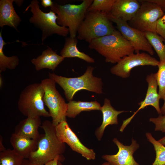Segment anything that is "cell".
Returning a JSON list of instances; mask_svg holds the SVG:
<instances>
[{
	"mask_svg": "<svg viewBox=\"0 0 165 165\" xmlns=\"http://www.w3.org/2000/svg\"><path fill=\"white\" fill-rule=\"evenodd\" d=\"M40 127L43 130L44 134H40L37 148L31 153L28 159L39 165H44L57 157L64 161L63 154L65 150V145L57 137L56 126L52 122L46 120Z\"/></svg>",
	"mask_w": 165,
	"mask_h": 165,
	"instance_id": "obj_1",
	"label": "cell"
},
{
	"mask_svg": "<svg viewBox=\"0 0 165 165\" xmlns=\"http://www.w3.org/2000/svg\"><path fill=\"white\" fill-rule=\"evenodd\" d=\"M89 43V48L104 57L106 62L112 64L135 51L131 44L116 30L112 34L94 39Z\"/></svg>",
	"mask_w": 165,
	"mask_h": 165,
	"instance_id": "obj_2",
	"label": "cell"
},
{
	"mask_svg": "<svg viewBox=\"0 0 165 165\" xmlns=\"http://www.w3.org/2000/svg\"><path fill=\"white\" fill-rule=\"evenodd\" d=\"M94 69L93 67L88 66L83 75L76 77H67L50 72H49L48 76L61 87L67 100L70 101L72 100L76 93L81 90L98 94L102 93V80L101 78L94 76Z\"/></svg>",
	"mask_w": 165,
	"mask_h": 165,
	"instance_id": "obj_3",
	"label": "cell"
},
{
	"mask_svg": "<svg viewBox=\"0 0 165 165\" xmlns=\"http://www.w3.org/2000/svg\"><path fill=\"white\" fill-rule=\"evenodd\" d=\"M93 0H83L80 4L60 5L53 2L50 10L57 14V24L68 28L70 37H76L78 30L84 20Z\"/></svg>",
	"mask_w": 165,
	"mask_h": 165,
	"instance_id": "obj_4",
	"label": "cell"
},
{
	"mask_svg": "<svg viewBox=\"0 0 165 165\" xmlns=\"http://www.w3.org/2000/svg\"><path fill=\"white\" fill-rule=\"evenodd\" d=\"M116 30L107 14L101 12H87L78 30L77 38L89 43L110 35Z\"/></svg>",
	"mask_w": 165,
	"mask_h": 165,
	"instance_id": "obj_5",
	"label": "cell"
},
{
	"mask_svg": "<svg viewBox=\"0 0 165 165\" xmlns=\"http://www.w3.org/2000/svg\"><path fill=\"white\" fill-rule=\"evenodd\" d=\"M44 93L40 83L27 86L21 92L18 100L17 105L19 111L27 117H50L49 112L44 107Z\"/></svg>",
	"mask_w": 165,
	"mask_h": 165,
	"instance_id": "obj_6",
	"label": "cell"
},
{
	"mask_svg": "<svg viewBox=\"0 0 165 165\" xmlns=\"http://www.w3.org/2000/svg\"><path fill=\"white\" fill-rule=\"evenodd\" d=\"M39 3L37 0H32L25 12L30 8L32 16L30 18L29 21L41 31L42 44L47 37L54 34L67 37L69 34L68 28L57 24V16L51 10L48 13L43 12L40 8Z\"/></svg>",
	"mask_w": 165,
	"mask_h": 165,
	"instance_id": "obj_7",
	"label": "cell"
},
{
	"mask_svg": "<svg viewBox=\"0 0 165 165\" xmlns=\"http://www.w3.org/2000/svg\"><path fill=\"white\" fill-rule=\"evenodd\" d=\"M40 83L45 91L44 105L49 109L53 125L56 126L66 120L68 104L57 90L54 80L49 78L42 80Z\"/></svg>",
	"mask_w": 165,
	"mask_h": 165,
	"instance_id": "obj_8",
	"label": "cell"
},
{
	"mask_svg": "<svg viewBox=\"0 0 165 165\" xmlns=\"http://www.w3.org/2000/svg\"><path fill=\"white\" fill-rule=\"evenodd\" d=\"M141 2L135 16L128 23L131 27L145 32L156 33V27L159 20L164 14L163 10L156 4L139 0Z\"/></svg>",
	"mask_w": 165,
	"mask_h": 165,
	"instance_id": "obj_9",
	"label": "cell"
},
{
	"mask_svg": "<svg viewBox=\"0 0 165 165\" xmlns=\"http://www.w3.org/2000/svg\"><path fill=\"white\" fill-rule=\"evenodd\" d=\"M107 15L110 20L116 24L118 31L131 44L136 53L142 50L151 55L154 54L152 47L147 39L145 32L132 28L127 22Z\"/></svg>",
	"mask_w": 165,
	"mask_h": 165,
	"instance_id": "obj_10",
	"label": "cell"
},
{
	"mask_svg": "<svg viewBox=\"0 0 165 165\" xmlns=\"http://www.w3.org/2000/svg\"><path fill=\"white\" fill-rule=\"evenodd\" d=\"M159 61L149 54L134 53L123 57L110 69L112 74L123 78L129 77L131 70L140 66H157Z\"/></svg>",
	"mask_w": 165,
	"mask_h": 165,
	"instance_id": "obj_11",
	"label": "cell"
},
{
	"mask_svg": "<svg viewBox=\"0 0 165 165\" xmlns=\"http://www.w3.org/2000/svg\"><path fill=\"white\" fill-rule=\"evenodd\" d=\"M57 136L62 142L66 143L73 151L81 154L88 160L95 159L94 150L84 146L71 130L66 121H63L56 126Z\"/></svg>",
	"mask_w": 165,
	"mask_h": 165,
	"instance_id": "obj_12",
	"label": "cell"
},
{
	"mask_svg": "<svg viewBox=\"0 0 165 165\" xmlns=\"http://www.w3.org/2000/svg\"><path fill=\"white\" fill-rule=\"evenodd\" d=\"M146 80L148 83V88L144 100L138 103L140 106L138 109L130 117L124 120L119 129L123 132L125 128L129 123L136 113L141 109L149 106H152L156 110L159 115H161L159 101L160 99L157 92V83L155 73H152L147 75Z\"/></svg>",
	"mask_w": 165,
	"mask_h": 165,
	"instance_id": "obj_13",
	"label": "cell"
},
{
	"mask_svg": "<svg viewBox=\"0 0 165 165\" xmlns=\"http://www.w3.org/2000/svg\"><path fill=\"white\" fill-rule=\"evenodd\" d=\"M113 141L118 148L117 153L114 155H105L102 156L110 165H139L133 156L134 153L139 147L136 140L132 138L129 146L123 145L116 138Z\"/></svg>",
	"mask_w": 165,
	"mask_h": 165,
	"instance_id": "obj_14",
	"label": "cell"
},
{
	"mask_svg": "<svg viewBox=\"0 0 165 165\" xmlns=\"http://www.w3.org/2000/svg\"><path fill=\"white\" fill-rule=\"evenodd\" d=\"M141 6L136 0H116L110 13L107 14L127 22L135 16Z\"/></svg>",
	"mask_w": 165,
	"mask_h": 165,
	"instance_id": "obj_15",
	"label": "cell"
},
{
	"mask_svg": "<svg viewBox=\"0 0 165 165\" xmlns=\"http://www.w3.org/2000/svg\"><path fill=\"white\" fill-rule=\"evenodd\" d=\"M64 58L57 54L51 48L48 47L42 53V54L36 58L31 60L35 70L39 71L47 68L54 71L64 60Z\"/></svg>",
	"mask_w": 165,
	"mask_h": 165,
	"instance_id": "obj_16",
	"label": "cell"
},
{
	"mask_svg": "<svg viewBox=\"0 0 165 165\" xmlns=\"http://www.w3.org/2000/svg\"><path fill=\"white\" fill-rule=\"evenodd\" d=\"M42 124L40 117H27L16 126L14 133L25 137L38 140L40 135L38 128Z\"/></svg>",
	"mask_w": 165,
	"mask_h": 165,
	"instance_id": "obj_17",
	"label": "cell"
},
{
	"mask_svg": "<svg viewBox=\"0 0 165 165\" xmlns=\"http://www.w3.org/2000/svg\"><path fill=\"white\" fill-rule=\"evenodd\" d=\"M13 0H0V27L7 26L17 31L21 20L13 6Z\"/></svg>",
	"mask_w": 165,
	"mask_h": 165,
	"instance_id": "obj_18",
	"label": "cell"
},
{
	"mask_svg": "<svg viewBox=\"0 0 165 165\" xmlns=\"http://www.w3.org/2000/svg\"><path fill=\"white\" fill-rule=\"evenodd\" d=\"M100 110L102 114L103 121L101 125L96 129L95 133L99 141L101 139L105 128L109 125L117 124L118 116L121 113L127 112L116 110L111 105L110 100L107 98L105 99L104 105Z\"/></svg>",
	"mask_w": 165,
	"mask_h": 165,
	"instance_id": "obj_19",
	"label": "cell"
},
{
	"mask_svg": "<svg viewBox=\"0 0 165 165\" xmlns=\"http://www.w3.org/2000/svg\"><path fill=\"white\" fill-rule=\"evenodd\" d=\"M10 142L13 149L24 159H28L38 148V140L25 137L14 133L10 136Z\"/></svg>",
	"mask_w": 165,
	"mask_h": 165,
	"instance_id": "obj_20",
	"label": "cell"
},
{
	"mask_svg": "<svg viewBox=\"0 0 165 165\" xmlns=\"http://www.w3.org/2000/svg\"><path fill=\"white\" fill-rule=\"evenodd\" d=\"M78 40L76 37H66L64 46L60 52L61 56L65 58L76 57L89 63H94V59L84 52H81L77 47Z\"/></svg>",
	"mask_w": 165,
	"mask_h": 165,
	"instance_id": "obj_21",
	"label": "cell"
},
{
	"mask_svg": "<svg viewBox=\"0 0 165 165\" xmlns=\"http://www.w3.org/2000/svg\"><path fill=\"white\" fill-rule=\"evenodd\" d=\"M68 104L66 116L75 118L82 111L101 110V104L97 101H76L72 100Z\"/></svg>",
	"mask_w": 165,
	"mask_h": 165,
	"instance_id": "obj_22",
	"label": "cell"
},
{
	"mask_svg": "<svg viewBox=\"0 0 165 165\" xmlns=\"http://www.w3.org/2000/svg\"><path fill=\"white\" fill-rule=\"evenodd\" d=\"M7 44L2 36V30L0 32V73L7 69L13 70L18 65L19 59L18 57L13 55L7 57L5 55L3 50L4 45Z\"/></svg>",
	"mask_w": 165,
	"mask_h": 165,
	"instance_id": "obj_23",
	"label": "cell"
},
{
	"mask_svg": "<svg viewBox=\"0 0 165 165\" xmlns=\"http://www.w3.org/2000/svg\"><path fill=\"white\" fill-rule=\"evenodd\" d=\"M145 34L148 42L156 53L160 61L165 59V44L163 38L156 33L145 32Z\"/></svg>",
	"mask_w": 165,
	"mask_h": 165,
	"instance_id": "obj_24",
	"label": "cell"
},
{
	"mask_svg": "<svg viewBox=\"0 0 165 165\" xmlns=\"http://www.w3.org/2000/svg\"><path fill=\"white\" fill-rule=\"evenodd\" d=\"M24 159L13 149L0 152V165H21Z\"/></svg>",
	"mask_w": 165,
	"mask_h": 165,
	"instance_id": "obj_25",
	"label": "cell"
},
{
	"mask_svg": "<svg viewBox=\"0 0 165 165\" xmlns=\"http://www.w3.org/2000/svg\"><path fill=\"white\" fill-rule=\"evenodd\" d=\"M148 141L153 145L156 152L155 160L152 165H165V147L156 141L149 132L146 134Z\"/></svg>",
	"mask_w": 165,
	"mask_h": 165,
	"instance_id": "obj_26",
	"label": "cell"
},
{
	"mask_svg": "<svg viewBox=\"0 0 165 165\" xmlns=\"http://www.w3.org/2000/svg\"><path fill=\"white\" fill-rule=\"evenodd\" d=\"M116 0H94L87 12H101L107 14L111 12Z\"/></svg>",
	"mask_w": 165,
	"mask_h": 165,
	"instance_id": "obj_27",
	"label": "cell"
},
{
	"mask_svg": "<svg viewBox=\"0 0 165 165\" xmlns=\"http://www.w3.org/2000/svg\"><path fill=\"white\" fill-rule=\"evenodd\" d=\"M157 66L158 70L156 74L159 88L158 94L160 98L163 100L165 95V59L159 61Z\"/></svg>",
	"mask_w": 165,
	"mask_h": 165,
	"instance_id": "obj_28",
	"label": "cell"
},
{
	"mask_svg": "<svg viewBox=\"0 0 165 165\" xmlns=\"http://www.w3.org/2000/svg\"><path fill=\"white\" fill-rule=\"evenodd\" d=\"M149 121L155 124V131L165 133V115H159L156 118H151Z\"/></svg>",
	"mask_w": 165,
	"mask_h": 165,
	"instance_id": "obj_29",
	"label": "cell"
},
{
	"mask_svg": "<svg viewBox=\"0 0 165 165\" xmlns=\"http://www.w3.org/2000/svg\"><path fill=\"white\" fill-rule=\"evenodd\" d=\"M156 32L163 38L165 44V13L158 20L156 27Z\"/></svg>",
	"mask_w": 165,
	"mask_h": 165,
	"instance_id": "obj_30",
	"label": "cell"
},
{
	"mask_svg": "<svg viewBox=\"0 0 165 165\" xmlns=\"http://www.w3.org/2000/svg\"><path fill=\"white\" fill-rule=\"evenodd\" d=\"M146 1L154 3L165 11V0H147Z\"/></svg>",
	"mask_w": 165,
	"mask_h": 165,
	"instance_id": "obj_31",
	"label": "cell"
},
{
	"mask_svg": "<svg viewBox=\"0 0 165 165\" xmlns=\"http://www.w3.org/2000/svg\"><path fill=\"white\" fill-rule=\"evenodd\" d=\"M53 4V2L51 0H41V4L44 8L51 7Z\"/></svg>",
	"mask_w": 165,
	"mask_h": 165,
	"instance_id": "obj_32",
	"label": "cell"
},
{
	"mask_svg": "<svg viewBox=\"0 0 165 165\" xmlns=\"http://www.w3.org/2000/svg\"><path fill=\"white\" fill-rule=\"evenodd\" d=\"M59 160L61 162L64 161L60 157H57L54 160L47 162L44 165H58V162Z\"/></svg>",
	"mask_w": 165,
	"mask_h": 165,
	"instance_id": "obj_33",
	"label": "cell"
},
{
	"mask_svg": "<svg viewBox=\"0 0 165 165\" xmlns=\"http://www.w3.org/2000/svg\"><path fill=\"white\" fill-rule=\"evenodd\" d=\"M21 165H39L35 163L28 159H24Z\"/></svg>",
	"mask_w": 165,
	"mask_h": 165,
	"instance_id": "obj_34",
	"label": "cell"
},
{
	"mask_svg": "<svg viewBox=\"0 0 165 165\" xmlns=\"http://www.w3.org/2000/svg\"><path fill=\"white\" fill-rule=\"evenodd\" d=\"M3 138L1 135L0 136V152L3 151L5 150L6 149L4 147L2 143Z\"/></svg>",
	"mask_w": 165,
	"mask_h": 165,
	"instance_id": "obj_35",
	"label": "cell"
},
{
	"mask_svg": "<svg viewBox=\"0 0 165 165\" xmlns=\"http://www.w3.org/2000/svg\"><path fill=\"white\" fill-rule=\"evenodd\" d=\"M163 100H164V103L163 106L160 108L161 115H165V95Z\"/></svg>",
	"mask_w": 165,
	"mask_h": 165,
	"instance_id": "obj_36",
	"label": "cell"
},
{
	"mask_svg": "<svg viewBox=\"0 0 165 165\" xmlns=\"http://www.w3.org/2000/svg\"><path fill=\"white\" fill-rule=\"evenodd\" d=\"M158 141L164 146H165V136L162 138Z\"/></svg>",
	"mask_w": 165,
	"mask_h": 165,
	"instance_id": "obj_37",
	"label": "cell"
},
{
	"mask_svg": "<svg viewBox=\"0 0 165 165\" xmlns=\"http://www.w3.org/2000/svg\"><path fill=\"white\" fill-rule=\"evenodd\" d=\"M23 0H14V2H16V4L19 6H20L22 2H23Z\"/></svg>",
	"mask_w": 165,
	"mask_h": 165,
	"instance_id": "obj_38",
	"label": "cell"
},
{
	"mask_svg": "<svg viewBox=\"0 0 165 165\" xmlns=\"http://www.w3.org/2000/svg\"><path fill=\"white\" fill-rule=\"evenodd\" d=\"M2 85H3V80H2V77H1V76H0V87H2Z\"/></svg>",
	"mask_w": 165,
	"mask_h": 165,
	"instance_id": "obj_39",
	"label": "cell"
},
{
	"mask_svg": "<svg viewBox=\"0 0 165 165\" xmlns=\"http://www.w3.org/2000/svg\"><path fill=\"white\" fill-rule=\"evenodd\" d=\"M101 165H110V164L109 163L107 162L103 163Z\"/></svg>",
	"mask_w": 165,
	"mask_h": 165,
	"instance_id": "obj_40",
	"label": "cell"
},
{
	"mask_svg": "<svg viewBox=\"0 0 165 165\" xmlns=\"http://www.w3.org/2000/svg\"><path fill=\"white\" fill-rule=\"evenodd\" d=\"M58 165H63L61 163V162L59 161V160L58 161Z\"/></svg>",
	"mask_w": 165,
	"mask_h": 165,
	"instance_id": "obj_41",
	"label": "cell"
}]
</instances>
